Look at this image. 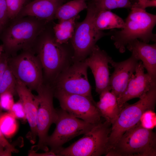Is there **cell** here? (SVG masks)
Segmentation results:
<instances>
[{
  "label": "cell",
  "instance_id": "20",
  "mask_svg": "<svg viewBox=\"0 0 156 156\" xmlns=\"http://www.w3.org/2000/svg\"><path fill=\"white\" fill-rule=\"evenodd\" d=\"M96 29L102 31L115 28L122 29L125 21L110 10H103L97 12L94 21Z\"/></svg>",
  "mask_w": 156,
  "mask_h": 156
},
{
  "label": "cell",
  "instance_id": "1",
  "mask_svg": "<svg viewBox=\"0 0 156 156\" xmlns=\"http://www.w3.org/2000/svg\"><path fill=\"white\" fill-rule=\"evenodd\" d=\"M51 22L37 37L31 49L41 64L44 82L52 85L61 72L72 60L73 52L55 39Z\"/></svg>",
  "mask_w": 156,
  "mask_h": 156
},
{
  "label": "cell",
  "instance_id": "4",
  "mask_svg": "<svg viewBox=\"0 0 156 156\" xmlns=\"http://www.w3.org/2000/svg\"><path fill=\"white\" fill-rule=\"evenodd\" d=\"M156 134L139 122L125 131L106 156H155Z\"/></svg>",
  "mask_w": 156,
  "mask_h": 156
},
{
  "label": "cell",
  "instance_id": "29",
  "mask_svg": "<svg viewBox=\"0 0 156 156\" xmlns=\"http://www.w3.org/2000/svg\"><path fill=\"white\" fill-rule=\"evenodd\" d=\"M13 96L9 92L0 95V102L2 109L9 111L14 103Z\"/></svg>",
  "mask_w": 156,
  "mask_h": 156
},
{
  "label": "cell",
  "instance_id": "33",
  "mask_svg": "<svg viewBox=\"0 0 156 156\" xmlns=\"http://www.w3.org/2000/svg\"><path fill=\"white\" fill-rule=\"evenodd\" d=\"M133 4L140 8L145 10L148 7H155L156 0H139Z\"/></svg>",
  "mask_w": 156,
  "mask_h": 156
},
{
  "label": "cell",
  "instance_id": "31",
  "mask_svg": "<svg viewBox=\"0 0 156 156\" xmlns=\"http://www.w3.org/2000/svg\"><path fill=\"white\" fill-rule=\"evenodd\" d=\"M10 56L7 53H3L0 57V84L8 64Z\"/></svg>",
  "mask_w": 156,
  "mask_h": 156
},
{
  "label": "cell",
  "instance_id": "11",
  "mask_svg": "<svg viewBox=\"0 0 156 156\" xmlns=\"http://www.w3.org/2000/svg\"><path fill=\"white\" fill-rule=\"evenodd\" d=\"M57 110L58 116L55 123L56 127L47 141L51 151L56 155V152L64 144L77 136L86 133L95 125L75 117L62 108Z\"/></svg>",
  "mask_w": 156,
  "mask_h": 156
},
{
  "label": "cell",
  "instance_id": "30",
  "mask_svg": "<svg viewBox=\"0 0 156 156\" xmlns=\"http://www.w3.org/2000/svg\"><path fill=\"white\" fill-rule=\"evenodd\" d=\"M8 18L5 0H0V31L6 24Z\"/></svg>",
  "mask_w": 156,
  "mask_h": 156
},
{
  "label": "cell",
  "instance_id": "36",
  "mask_svg": "<svg viewBox=\"0 0 156 156\" xmlns=\"http://www.w3.org/2000/svg\"><path fill=\"white\" fill-rule=\"evenodd\" d=\"M1 109H2V108L1 107L0 102V115L1 114Z\"/></svg>",
  "mask_w": 156,
  "mask_h": 156
},
{
  "label": "cell",
  "instance_id": "8",
  "mask_svg": "<svg viewBox=\"0 0 156 156\" xmlns=\"http://www.w3.org/2000/svg\"><path fill=\"white\" fill-rule=\"evenodd\" d=\"M39 101L37 117V128L38 141L31 150L36 152L38 150L49 151L47 141L49 129L55 123L57 118V110L54 108V89L50 84L44 82L36 91Z\"/></svg>",
  "mask_w": 156,
  "mask_h": 156
},
{
  "label": "cell",
  "instance_id": "27",
  "mask_svg": "<svg viewBox=\"0 0 156 156\" xmlns=\"http://www.w3.org/2000/svg\"><path fill=\"white\" fill-rule=\"evenodd\" d=\"M139 122L143 127L152 130L156 126V114L154 110H148L145 111Z\"/></svg>",
  "mask_w": 156,
  "mask_h": 156
},
{
  "label": "cell",
  "instance_id": "21",
  "mask_svg": "<svg viewBox=\"0 0 156 156\" xmlns=\"http://www.w3.org/2000/svg\"><path fill=\"white\" fill-rule=\"evenodd\" d=\"M78 16L67 20L59 21L53 24V29L55 40L61 44H68L73 35Z\"/></svg>",
  "mask_w": 156,
  "mask_h": 156
},
{
  "label": "cell",
  "instance_id": "7",
  "mask_svg": "<svg viewBox=\"0 0 156 156\" xmlns=\"http://www.w3.org/2000/svg\"><path fill=\"white\" fill-rule=\"evenodd\" d=\"M87 4V12L84 19L76 22L74 33L70 41L73 51L72 60L82 61L89 55L97 42L109 34L96 29L94 19L97 12L90 3Z\"/></svg>",
  "mask_w": 156,
  "mask_h": 156
},
{
  "label": "cell",
  "instance_id": "5",
  "mask_svg": "<svg viewBox=\"0 0 156 156\" xmlns=\"http://www.w3.org/2000/svg\"><path fill=\"white\" fill-rule=\"evenodd\" d=\"M111 125L106 120L101 121L69 146L59 149L58 156H105L110 148Z\"/></svg>",
  "mask_w": 156,
  "mask_h": 156
},
{
  "label": "cell",
  "instance_id": "3",
  "mask_svg": "<svg viewBox=\"0 0 156 156\" xmlns=\"http://www.w3.org/2000/svg\"><path fill=\"white\" fill-rule=\"evenodd\" d=\"M131 10L120 31L112 32L111 39L121 53L125 51V47L131 41L139 39L148 43L156 41V35L153 33L156 23V15L147 12L132 4Z\"/></svg>",
  "mask_w": 156,
  "mask_h": 156
},
{
  "label": "cell",
  "instance_id": "17",
  "mask_svg": "<svg viewBox=\"0 0 156 156\" xmlns=\"http://www.w3.org/2000/svg\"><path fill=\"white\" fill-rule=\"evenodd\" d=\"M66 0H34L26 4L17 16L34 17L48 22L55 19L58 8Z\"/></svg>",
  "mask_w": 156,
  "mask_h": 156
},
{
  "label": "cell",
  "instance_id": "9",
  "mask_svg": "<svg viewBox=\"0 0 156 156\" xmlns=\"http://www.w3.org/2000/svg\"><path fill=\"white\" fill-rule=\"evenodd\" d=\"M8 65L16 80L31 91H36L44 83L41 64L31 50L10 57Z\"/></svg>",
  "mask_w": 156,
  "mask_h": 156
},
{
  "label": "cell",
  "instance_id": "32",
  "mask_svg": "<svg viewBox=\"0 0 156 156\" xmlns=\"http://www.w3.org/2000/svg\"><path fill=\"white\" fill-rule=\"evenodd\" d=\"M0 144L6 150L12 153H18L19 151L14 145L10 143L2 134L0 130Z\"/></svg>",
  "mask_w": 156,
  "mask_h": 156
},
{
  "label": "cell",
  "instance_id": "15",
  "mask_svg": "<svg viewBox=\"0 0 156 156\" xmlns=\"http://www.w3.org/2000/svg\"><path fill=\"white\" fill-rule=\"evenodd\" d=\"M138 60L133 55L124 61L116 62L112 60L110 62L114 70L109 77V84L111 92L117 100L125 91L129 81L135 72Z\"/></svg>",
  "mask_w": 156,
  "mask_h": 156
},
{
  "label": "cell",
  "instance_id": "13",
  "mask_svg": "<svg viewBox=\"0 0 156 156\" xmlns=\"http://www.w3.org/2000/svg\"><path fill=\"white\" fill-rule=\"evenodd\" d=\"M88 56L85 60L93 75L96 92L100 94L104 91H110L108 64L112 60L111 57L96 45Z\"/></svg>",
  "mask_w": 156,
  "mask_h": 156
},
{
  "label": "cell",
  "instance_id": "37",
  "mask_svg": "<svg viewBox=\"0 0 156 156\" xmlns=\"http://www.w3.org/2000/svg\"><path fill=\"white\" fill-rule=\"evenodd\" d=\"M133 0L134 1V3H135V2H137L139 0Z\"/></svg>",
  "mask_w": 156,
  "mask_h": 156
},
{
  "label": "cell",
  "instance_id": "25",
  "mask_svg": "<svg viewBox=\"0 0 156 156\" xmlns=\"http://www.w3.org/2000/svg\"><path fill=\"white\" fill-rule=\"evenodd\" d=\"M16 85L17 80L8 64L0 84V95L6 92L17 94Z\"/></svg>",
  "mask_w": 156,
  "mask_h": 156
},
{
  "label": "cell",
  "instance_id": "23",
  "mask_svg": "<svg viewBox=\"0 0 156 156\" xmlns=\"http://www.w3.org/2000/svg\"><path fill=\"white\" fill-rule=\"evenodd\" d=\"M97 12L119 8H131L130 0H91L89 2Z\"/></svg>",
  "mask_w": 156,
  "mask_h": 156
},
{
  "label": "cell",
  "instance_id": "6",
  "mask_svg": "<svg viewBox=\"0 0 156 156\" xmlns=\"http://www.w3.org/2000/svg\"><path fill=\"white\" fill-rule=\"evenodd\" d=\"M156 103V87L148 92L135 103H125L117 118L112 124L109 137L111 148L127 130L138 123L143 114L148 110H155Z\"/></svg>",
  "mask_w": 156,
  "mask_h": 156
},
{
  "label": "cell",
  "instance_id": "35",
  "mask_svg": "<svg viewBox=\"0 0 156 156\" xmlns=\"http://www.w3.org/2000/svg\"><path fill=\"white\" fill-rule=\"evenodd\" d=\"M3 50H4V48L3 45H0V57L3 53L2 52Z\"/></svg>",
  "mask_w": 156,
  "mask_h": 156
},
{
  "label": "cell",
  "instance_id": "38",
  "mask_svg": "<svg viewBox=\"0 0 156 156\" xmlns=\"http://www.w3.org/2000/svg\"></svg>",
  "mask_w": 156,
  "mask_h": 156
},
{
  "label": "cell",
  "instance_id": "28",
  "mask_svg": "<svg viewBox=\"0 0 156 156\" xmlns=\"http://www.w3.org/2000/svg\"><path fill=\"white\" fill-rule=\"evenodd\" d=\"M9 111L16 118L24 122L27 120L23 105L20 100L14 103Z\"/></svg>",
  "mask_w": 156,
  "mask_h": 156
},
{
  "label": "cell",
  "instance_id": "2",
  "mask_svg": "<svg viewBox=\"0 0 156 156\" xmlns=\"http://www.w3.org/2000/svg\"><path fill=\"white\" fill-rule=\"evenodd\" d=\"M11 20L2 37L4 50L10 56L21 50H31L37 37L49 23L30 16Z\"/></svg>",
  "mask_w": 156,
  "mask_h": 156
},
{
  "label": "cell",
  "instance_id": "10",
  "mask_svg": "<svg viewBox=\"0 0 156 156\" xmlns=\"http://www.w3.org/2000/svg\"><path fill=\"white\" fill-rule=\"evenodd\" d=\"M72 62L61 72L52 85L54 89L83 95L94 100L88 77V67L85 60H72Z\"/></svg>",
  "mask_w": 156,
  "mask_h": 156
},
{
  "label": "cell",
  "instance_id": "16",
  "mask_svg": "<svg viewBox=\"0 0 156 156\" xmlns=\"http://www.w3.org/2000/svg\"><path fill=\"white\" fill-rule=\"evenodd\" d=\"M31 91L17 80L16 93L23 105L26 119L30 127L27 137L33 144L36 143L38 136L37 117L39 101L37 95H34Z\"/></svg>",
  "mask_w": 156,
  "mask_h": 156
},
{
  "label": "cell",
  "instance_id": "14",
  "mask_svg": "<svg viewBox=\"0 0 156 156\" xmlns=\"http://www.w3.org/2000/svg\"><path fill=\"white\" fill-rule=\"evenodd\" d=\"M144 68L142 62H138L135 73L132 75L125 91L117 99L120 108L129 100L136 98H142L156 87V81L153 80L148 73H144Z\"/></svg>",
  "mask_w": 156,
  "mask_h": 156
},
{
  "label": "cell",
  "instance_id": "24",
  "mask_svg": "<svg viewBox=\"0 0 156 156\" xmlns=\"http://www.w3.org/2000/svg\"><path fill=\"white\" fill-rule=\"evenodd\" d=\"M16 119L9 112L0 115V130L5 137L10 138L16 132L18 125Z\"/></svg>",
  "mask_w": 156,
  "mask_h": 156
},
{
  "label": "cell",
  "instance_id": "12",
  "mask_svg": "<svg viewBox=\"0 0 156 156\" xmlns=\"http://www.w3.org/2000/svg\"><path fill=\"white\" fill-rule=\"evenodd\" d=\"M54 89V97L58 100L61 108L75 117L93 125L102 121L101 116L94 100L83 95Z\"/></svg>",
  "mask_w": 156,
  "mask_h": 156
},
{
  "label": "cell",
  "instance_id": "34",
  "mask_svg": "<svg viewBox=\"0 0 156 156\" xmlns=\"http://www.w3.org/2000/svg\"><path fill=\"white\" fill-rule=\"evenodd\" d=\"M12 153L5 149L4 147L0 144V156H10Z\"/></svg>",
  "mask_w": 156,
  "mask_h": 156
},
{
  "label": "cell",
  "instance_id": "19",
  "mask_svg": "<svg viewBox=\"0 0 156 156\" xmlns=\"http://www.w3.org/2000/svg\"><path fill=\"white\" fill-rule=\"evenodd\" d=\"M100 95L99 101L96 104L101 117L111 125L115 121L121 109L115 95L109 91H105Z\"/></svg>",
  "mask_w": 156,
  "mask_h": 156
},
{
  "label": "cell",
  "instance_id": "22",
  "mask_svg": "<svg viewBox=\"0 0 156 156\" xmlns=\"http://www.w3.org/2000/svg\"><path fill=\"white\" fill-rule=\"evenodd\" d=\"M86 0H73L63 4L57 10L55 19L59 21L68 20L78 15L79 13L87 8Z\"/></svg>",
  "mask_w": 156,
  "mask_h": 156
},
{
  "label": "cell",
  "instance_id": "26",
  "mask_svg": "<svg viewBox=\"0 0 156 156\" xmlns=\"http://www.w3.org/2000/svg\"><path fill=\"white\" fill-rule=\"evenodd\" d=\"M5 0L8 18L12 20L17 17L27 0Z\"/></svg>",
  "mask_w": 156,
  "mask_h": 156
},
{
  "label": "cell",
  "instance_id": "18",
  "mask_svg": "<svg viewBox=\"0 0 156 156\" xmlns=\"http://www.w3.org/2000/svg\"><path fill=\"white\" fill-rule=\"evenodd\" d=\"M127 48L138 60H141L147 73L156 81V44H148L135 39L129 42Z\"/></svg>",
  "mask_w": 156,
  "mask_h": 156
}]
</instances>
